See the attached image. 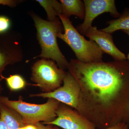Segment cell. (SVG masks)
<instances>
[{
    "label": "cell",
    "mask_w": 129,
    "mask_h": 129,
    "mask_svg": "<svg viewBox=\"0 0 129 129\" xmlns=\"http://www.w3.org/2000/svg\"><path fill=\"white\" fill-rule=\"evenodd\" d=\"M47 13L49 21L54 22L58 18L57 16L62 13V7L61 3L55 0H37Z\"/></svg>",
    "instance_id": "obj_13"
},
{
    "label": "cell",
    "mask_w": 129,
    "mask_h": 129,
    "mask_svg": "<svg viewBox=\"0 0 129 129\" xmlns=\"http://www.w3.org/2000/svg\"><path fill=\"white\" fill-rule=\"evenodd\" d=\"M8 87L12 90H17L23 88L25 82L23 78L18 75H11L6 78Z\"/></svg>",
    "instance_id": "obj_14"
},
{
    "label": "cell",
    "mask_w": 129,
    "mask_h": 129,
    "mask_svg": "<svg viewBox=\"0 0 129 129\" xmlns=\"http://www.w3.org/2000/svg\"><path fill=\"white\" fill-rule=\"evenodd\" d=\"M0 129H8L5 122L1 118H0Z\"/></svg>",
    "instance_id": "obj_20"
},
{
    "label": "cell",
    "mask_w": 129,
    "mask_h": 129,
    "mask_svg": "<svg viewBox=\"0 0 129 129\" xmlns=\"http://www.w3.org/2000/svg\"><path fill=\"white\" fill-rule=\"evenodd\" d=\"M90 40L94 42L104 53L111 56L115 61L127 60L125 55L116 47L111 34L98 29L96 26H91L85 35Z\"/></svg>",
    "instance_id": "obj_8"
},
{
    "label": "cell",
    "mask_w": 129,
    "mask_h": 129,
    "mask_svg": "<svg viewBox=\"0 0 129 129\" xmlns=\"http://www.w3.org/2000/svg\"><path fill=\"white\" fill-rule=\"evenodd\" d=\"M129 124L125 123H118L104 129H129Z\"/></svg>",
    "instance_id": "obj_16"
},
{
    "label": "cell",
    "mask_w": 129,
    "mask_h": 129,
    "mask_svg": "<svg viewBox=\"0 0 129 129\" xmlns=\"http://www.w3.org/2000/svg\"><path fill=\"white\" fill-rule=\"evenodd\" d=\"M1 98H0V116H1Z\"/></svg>",
    "instance_id": "obj_23"
},
{
    "label": "cell",
    "mask_w": 129,
    "mask_h": 129,
    "mask_svg": "<svg viewBox=\"0 0 129 129\" xmlns=\"http://www.w3.org/2000/svg\"><path fill=\"white\" fill-rule=\"evenodd\" d=\"M63 85L51 92L31 95L32 96L52 98L70 107L78 108L80 93V85L70 73L63 79Z\"/></svg>",
    "instance_id": "obj_6"
},
{
    "label": "cell",
    "mask_w": 129,
    "mask_h": 129,
    "mask_svg": "<svg viewBox=\"0 0 129 129\" xmlns=\"http://www.w3.org/2000/svg\"><path fill=\"white\" fill-rule=\"evenodd\" d=\"M108 23V26L102 30L112 34L117 30H129V8H125L119 17L109 21Z\"/></svg>",
    "instance_id": "obj_12"
},
{
    "label": "cell",
    "mask_w": 129,
    "mask_h": 129,
    "mask_svg": "<svg viewBox=\"0 0 129 129\" xmlns=\"http://www.w3.org/2000/svg\"><path fill=\"white\" fill-rule=\"evenodd\" d=\"M17 3L16 1L12 0H0V5H7L12 7L15 6Z\"/></svg>",
    "instance_id": "obj_17"
},
{
    "label": "cell",
    "mask_w": 129,
    "mask_h": 129,
    "mask_svg": "<svg viewBox=\"0 0 129 129\" xmlns=\"http://www.w3.org/2000/svg\"><path fill=\"white\" fill-rule=\"evenodd\" d=\"M85 16L84 22L77 26V30L84 36L91 26L96 18L104 13H109L114 17L118 18L120 14L118 11L114 0H84Z\"/></svg>",
    "instance_id": "obj_7"
},
{
    "label": "cell",
    "mask_w": 129,
    "mask_h": 129,
    "mask_svg": "<svg viewBox=\"0 0 129 129\" xmlns=\"http://www.w3.org/2000/svg\"><path fill=\"white\" fill-rule=\"evenodd\" d=\"M56 113V118L44 124L54 125L63 129H96L91 122L70 109L58 108Z\"/></svg>",
    "instance_id": "obj_9"
},
{
    "label": "cell",
    "mask_w": 129,
    "mask_h": 129,
    "mask_svg": "<svg viewBox=\"0 0 129 129\" xmlns=\"http://www.w3.org/2000/svg\"><path fill=\"white\" fill-rule=\"evenodd\" d=\"M25 129H38L37 126L34 125L29 124L25 125L24 127Z\"/></svg>",
    "instance_id": "obj_21"
},
{
    "label": "cell",
    "mask_w": 129,
    "mask_h": 129,
    "mask_svg": "<svg viewBox=\"0 0 129 129\" xmlns=\"http://www.w3.org/2000/svg\"><path fill=\"white\" fill-rule=\"evenodd\" d=\"M62 7L61 14L69 18L71 16H76L81 19H84L85 8L83 2L80 0H61Z\"/></svg>",
    "instance_id": "obj_10"
},
{
    "label": "cell",
    "mask_w": 129,
    "mask_h": 129,
    "mask_svg": "<svg viewBox=\"0 0 129 129\" xmlns=\"http://www.w3.org/2000/svg\"><path fill=\"white\" fill-rule=\"evenodd\" d=\"M70 73L103 104L113 102L118 118H129V61L85 63L72 59Z\"/></svg>",
    "instance_id": "obj_1"
},
{
    "label": "cell",
    "mask_w": 129,
    "mask_h": 129,
    "mask_svg": "<svg viewBox=\"0 0 129 129\" xmlns=\"http://www.w3.org/2000/svg\"><path fill=\"white\" fill-rule=\"evenodd\" d=\"M24 127H25V126H24ZM24 127H22V128H19L18 129H25V128H24Z\"/></svg>",
    "instance_id": "obj_24"
},
{
    "label": "cell",
    "mask_w": 129,
    "mask_h": 129,
    "mask_svg": "<svg viewBox=\"0 0 129 129\" xmlns=\"http://www.w3.org/2000/svg\"><path fill=\"white\" fill-rule=\"evenodd\" d=\"M12 110L3 104L1 105L0 118L5 122L8 129H18L25 126L20 114L18 115Z\"/></svg>",
    "instance_id": "obj_11"
},
{
    "label": "cell",
    "mask_w": 129,
    "mask_h": 129,
    "mask_svg": "<svg viewBox=\"0 0 129 129\" xmlns=\"http://www.w3.org/2000/svg\"><path fill=\"white\" fill-rule=\"evenodd\" d=\"M10 22L7 17L0 16V33H2L8 30L10 27Z\"/></svg>",
    "instance_id": "obj_15"
},
{
    "label": "cell",
    "mask_w": 129,
    "mask_h": 129,
    "mask_svg": "<svg viewBox=\"0 0 129 129\" xmlns=\"http://www.w3.org/2000/svg\"><path fill=\"white\" fill-rule=\"evenodd\" d=\"M63 27L64 33L60 32L57 37L68 44L75 53L77 60L85 63L102 61L104 52L92 40H87L75 27L69 18L58 15Z\"/></svg>",
    "instance_id": "obj_2"
},
{
    "label": "cell",
    "mask_w": 129,
    "mask_h": 129,
    "mask_svg": "<svg viewBox=\"0 0 129 129\" xmlns=\"http://www.w3.org/2000/svg\"><path fill=\"white\" fill-rule=\"evenodd\" d=\"M123 31L125 33V34H127L128 35V36L129 37V30H123ZM127 60H128V61H129V52L128 54V55H127Z\"/></svg>",
    "instance_id": "obj_22"
},
{
    "label": "cell",
    "mask_w": 129,
    "mask_h": 129,
    "mask_svg": "<svg viewBox=\"0 0 129 129\" xmlns=\"http://www.w3.org/2000/svg\"><path fill=\"white\" fill-rule=\"evenodd\" d=\"M1 102L19 114L25 125H35L41 121L44 123L51 122L57 116L56 112L59 103L52 98H49L44 104H36L25 102L20 98L18 101H11L5 97L1 98Z\"/></svg>",
    "instance_id": "obj_4"
},
{
    "label": "cell",
    "mask_w": 129,
    "mask_h": 129,
    "mask_svg": "<svg viewBox=\"0 0 129 129\" xmlns=\"http://www.w3.org/2000/svg\"><path fill=\"white\" fill-rule=\"evenodd\" d=\"M66 75L55 62L45 58L37 61L32 68V79L46 92L59 88Z\"/></svg>",
    "instance_id": "obj_5"
},
{
    "label": "cell",
    "mask_w": 129,
    "mask_h": 129,
    "mask_svg": "<svg viewBox=\"0 0 129 129\" xmlns=\"http://www.w3.org/2000/svg\"><path fill=\"white\" fill-rule=\"evenodd\" d=\"M7 62V59L6 56L0 52V71L2 70V69L5 67Z\"/></svg>",
    "instance_id": "obj_18"
},
{
    "label": "cell",
    "mask_w": 129,
    "mask_h": 129,
    "mask_svg": "<svg viewBox=\"0 0 129 129\" xmlns=\"http://www.w3.org/2000/svg\"><path fill=\"white\" fill-rule=\"evenodd\" d=\"M35 125H36L38 129H53L47 126H45L42 124L40 122L36 124Z\"/></svg>",
    "instance_id": "obj_19"
},
{
    "label": "cell",
    "mask_w": 129,
    "mask_h": 129,
    "mask_svg": "<svg viewBox=\"0 0 129 129\" xmlns=\"http://www.w3.org/2000/svg\"><path fill=\"white\" fill-rule=\"evenodd\" d=\"M33 19L42 49L41 54L37 57L52 59L56 62L61 69L68 67L69 63L60 51L57 40L58 34L62 32V23L59 19L51 22L37 16H33Z\"/></svg>",
    "instance_id": "obj_3"
}]
</instances>
